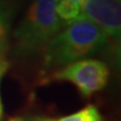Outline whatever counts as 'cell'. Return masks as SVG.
Segmentation results:
<instances>
[{"instance_id":"11","label":"cell","mask_w":121,"mask_h":121,"mask_svg":"<svg viewBox=\"0 0 121 121\" xmlns=\"http://www.w3.org/2000/svg\"><path fill=\"white\" fill-rule=\"evenodd\" d=\"M40 121H42V120H40Z\"/></svg>"},{"instance_id":"9","label":"cell","mask_w":121,"mask_h":121,"mask_svg":"<svg viewBox=\"0 0 121 121\" xmlns=\"http://www.w3.org/2000/svg\"><path fill=\"white\" fill-rule=\"evenodd\" d=\"M9 121H25V120H24V119H22V118L15 117V118H10V119H9Z\"/></svg>"},{"instance_id":"3","label":"cell","mask_w":121,"mask_h":121,"mask_svg":"<svg viewBox=\"0 0 121 121\" xmlns=\"http://www.w3.org/2000/svg\"><path fill=\"white\" fill-rule=\"evenodd\" d=\"M109 75L108 66L103 62L82 58L57 69L52 78L72 83L84 98H89L103 90L109 81Z\"/></svg>"},{"instance_id":"4","label":"cell","mask_w":121,"mask_h":121,"mask_svg":"<svg viewBox=\"0 0 121 121\" xmlns=\"http://www.w3.org/2000/svg\"><path fill=\"white\" fill-rule=\"evenodd\" d=\"M82 16L98 25L108 38L120 40L121 0H84Z\"/></svg>"},{"instance_id":"7","label":"cell","mask_w":121,"mask_h":121,"mask_svg":"<svg viewBox=\"0 0 121 121\" xmlns=\"http://www.w3.org/2000/svg\"><path fill=\"white\" fill-rule=\"evenodd\" d=\"M9 29V13L6 6L0 2V60H4Z\"/></svg>"},{"instance_id":"10","label":"cell","mask_w":121,"mask_h":121,"mask_svg":"<svg viewBox=\"0 0 121 121\" xmlns=\"http://www.w3.org/2000/svg\"><path fill=\"white\" fill-rule=\"evenodd\" d=\"M75 1H76V2H78V4H81V7H82V4H83V1H84V0H75Z\"/></svg>"},{"instance_id":"2","label":"cell","mask_w":121,"mask_h":121,"mask_svg":"<svg viewBox=\"0 0 121 121\" xmlns=\"http://www.w3.org/2000/svg\"><path fill=\"white\" fill-rule=\"evenodd\" d=\"M63 26L56 13V0H34L15 31L16 53L30 55L38 52Z\"/></svg>"},{"instance_id":"1","label":"cell","mask_w":121,"mask_h":121,"mask_svg":"<svg viewBox=\"0 0 121 121\" xmlns=\"http://www.w3.org/2000/svg\"><path fill=\"white\" fill-rule=\"evenodd\" d=\"M108 37L90 19L78 17L62 27L44 46V66L57 69L86 58L107 45Z\"/></svg>"},{"instance_id":"8","label":"cell","mask_w":121,"mask_h":121,"mask_svg":"<svg viewBox=\"0 0 121 121\" xmlns=\"http://www.w3.org/2000/svg\"><path fill=\"white\" fill-rule=\"evenodd\" d=\"M8 67H9V64L4 58L2 60H0V83H1V80H2V78H4V75L6 74ZM2 117H4V105H2L1 95H0V121L2 120Z\"/></svg>"},{"instance_id":"5","label":"cell","mask_w":121,"mask_h":121,"mask_svg":"<svg viewBox=\"0 0 121 121\" xmlns=\"http://www.w3.org/2000/svg\"><path fill=\"white\" fill-rule=\"evenodd\" d=\"M56 13L66 25L82 16V7L75 0H56Z\"/></svg>"},{"instance_id":"6","label":"cell","mask_w":121,"mask_h":121,"mask_svg":"<svg viewBox=\"0 0 121 121\" xmlns=\"http://www.w3.org/2000/svg\"><path fill=\"white\" fill-rule=\"evenodd\" d=\"M42 121H102V117L94 105L89 104L80 111L66 117H62L60 119H43Z\"/></svg>"}]
</instances>
